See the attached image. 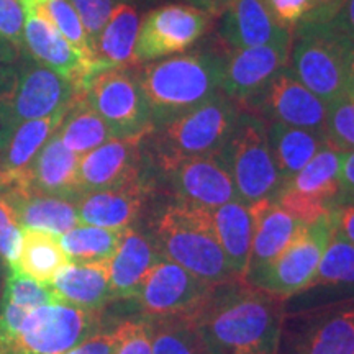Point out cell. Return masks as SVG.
<instances>
[{"label":"cell","mask_w":354,"mask_h":354,"mask_svg":"<svg viewBox=\"0 0 354 354\" xmlns=\"http://www.w3.org/2000/svg\"><path fill=\"white\" fill-rule=\"evenodd\" d=\"M212 17L184 3H167L145 15L135 46L136 63L189 50L207 33Z\"/></svg>","instance_id":"cell-11"},{"label":"cell","mask_w":354,"mask_h":354,"mask_svg":"<svg viewBox=\"0 0 354 354\" xmlns=\"http://www.w3.org/2000/svg\"><path fill=\"white\" fill-rule=\"evenodd\" d=\"M167 176L171 177V185L180 203L209 210L240 201L221 149L209 156L180 162Z\"/></svg>","instance_id":"cell-15"},{"label":"cell","mask_w":354,"mask_h":354,"mask_svg":"<svg viewBox=\"0 0 354 354\" xmlns=\"http://www.w3.org/2000/svg\"><path fill=\"white\" fill-rule=\"evenodd\" d=\"M277 354H354V307L318 315L294 336L281 335Z\"/></svg>","instance_id":"cell-21"},{"label":"cell","mask_w":354,"mask_h":354,"mask_svg":"<svg viewBox=\"0 0 354 354\" xmlns=\"http://www.w3.org/2000/svg\"><path fill=\"white\" fill-rule=\"evenodd\" d=\"M2 300L19 305V307L28 310V312L41 307V305L61 302L56 292L51 289V286L39 284L33 279H28L19 272L12 271L10 268H8L7 272Z\"/></svg>","instance_id":"cell-36"},{"label":"cell","mask_w":354,"mask_h":354,"mask_svg":"<svg viewBox=\"0 0 354 354\" xmlns=\"http://www.w3.org/2000/svg\"><path fill=\"white\" fill-rule=\"evenodd\" d=\"M207 214L230 266L234 274L245 281L253 243V215L250 205L234 201L216 209H209Z\"/></svg>","instance_id":"cell-27"},{"label":"cell","mask_w":354,"mask_h":354,"mask_svg":"<svg viewBox=\"0 0 354 354\" xmlns=\"http://www.w3.org/2000/svg\"><path fill=\"white\" fill-rule=\"evenodd\" d=\"M187 6H192L198 10L209 13L210 17H220L227 6V0H185Z\"/></svg>","instance_id":"cell-47"},{"label":"cell","mask_w":354,"mask_h":354,"mask_svg":"<svg viewBox=\"0 0 354 354\" xmlns=\"http://www.w3.org/2000/svg\"><path fill=\"white\" fill-rule=\"evenodd\" d=\"M79 158L55 133L30 166L24 187L50 196L77 198Z\"/></svg>","instance_id":"cell-25"},{"label":"cell","mask_w":354,"mask_h":354,"mask_svg":"<svg viewBox=\"0 0 354 354\" xmlns=\"http://www.w3.org/2000/svg\"><path fill=\"white\" fill-rule=\"evenodd\" d=\"M240 201L253 205L276 201L282 179L268 140V128L259 117L241 112L227 143L221 148Z\"/></svg>","instance_id":"cell-6"},{"label":"cell","mask_w":354,"mask_h":354,"mask_svg":"<svg viewBox=\"0 0 354 354\" xmlns=\"http://www.w3.org/2000/svg\"><path fill=\"white\" fill-rule=\"evenodd\" d=\"M140 25V15L135 7L125 2L117 3L107 25L97 39L94 51L95 73L136 63L135 46Z\"/></svg>","instance_id":"cell-29"},{"label":"cell","mask_w":354,"mask_h":354,"mask_svg":"<svg viewBox=\"0 0 354 354\" xmlns=\"http://www.w3.org/2000/svg\"><path fill=\"white\" fill-rule=\"evenodd\" d=\"M277 25L292 33L295 26L307 19L312 2L310 0H266Z\"/></svg>","instance_id":"cell-41"},{"label":"cell","mask_w":354,"mask_h":354,"mask_svg":"<svg viewBox=\"0 0 354 354\" xmlns=\"http://www.w3.org/2000/svg\"><path fill=\"white\" fill-rule=\"evenodd\" d=\"M238 109L223 92L153 130V151L166 174L189 159L218 153L238 120Z\"/></svg>","instance_id":"cell-5"},{"label":"cell","mask_w":354,"mask_h":354,"mask_svg":"<svg viewBox=\"0 0 354 354\" xmlns=\"http://www.w3.org/2000/svg\"><path fill=\"white\" fill-rule=\"evenodd\" d=\"M344 154L330 143L313 156L290 180L282 185L276 202L282 209L308 225L331 214L339 197V176Z\"/></svg>","instance_id":"cell-10"},{"label":"cell","mask_w":354,"mask_h":354,"mask_svg":"<svg viewBox=\"0 0 354 354\" xmlns=\"http://www.w3.org/2000/svg\"><path fill=\"white\" fill-rule=\"evenodd\" d=\"M154 128L221 91L223 59L212 53L172 56L136 69Z\"/></svg>","instance_id":"cell-2"},{"label":"cell","mask_w":354,"mask_h":354,"mask_svg":"<svg viewBox=\"0 0 354 354\" xmlns=\"http://www.w3.org/2000/svg\"><path fill=\"white\" fill-rule=\"evenodd\" d=\"M268 140L281 174L282 185L290 180L325 146L326 135L308 128L290 127L272 122L268 128Z\"/></svg>","instance_id":"cell-30"},{"label":"cell","mask_w":354,"mask_h":354,"mask_svg":"<svg viewBox=\"0 0 354 354\" xmlns=\"http://www.w3.org/2000/svg\"><path fill=\"white\" fill-rule=\"evenodd\" d=\"M161 258L153 240L136 230L127 228L120 246L109 261L113 299H135L145 277Z\"/></svg>","instance_id":"cell-24"},{"label":"cell","mask_w":354,"mask_h":354,"mask_svg":"<svg viewBox=\"0 0 354 354\" xmlns=\"http://www.w3.org/2000/svg\"><path fill=\"white\" fill-rule=\"evenodd\" d=\"M227 2H228V0H227Z\"/></svg>","instance_id":"cell-51"},{"label":"cell","mask_w":354,"mask_h":354,"mask_svg":"<svg viewBox=\"0 0 354 354\" xmlns=\"http://www.w3.org/2000/svg\"><path fill=\"white\" fill-rule=\"evenodd\" d=\"M50 286L61 302L91 312H99L105 304L113 300L109 261L69 263Z\"/></svg>","instance_id":"cell-26"},{"label":"cell","mask_w":354,"mask_h":354,"mask_svg":"<svg viewBox=\"0 0 354 354\" xmlns=\"http://www.w3.org/2000/svg\"><path fill=\"white\" fill-rule=\"evenodd\" d=\"M312 7L304 21H330L342 10L344 0H310Z\"/></svg>","instance_id":"cell-44"},{"label":"cell","mask_w":354,"mask_h":354,"mask_svg":"<svg viewBox=\"0 0 354 354\" xmlns=\"http://www.w3.org/2000/svg\"><path fill=\"white\" fill-rule=\"evenodd\" d=\"M250 210L253 215V243L246 277L284 253L305 227V223L294 218L276 201L256 202L250 205Z\"/></svg>","instance_id":"cell-22"},{"label":"cell","mask_w":354,"mask_h":354,"mask_svg":"<svg viewBox=\"0 0 354 354\" xmlns=\"http://www.w3.org/2000/svg\"><path fill=\"white\" fill-rule=\"evenodd\" d=\"M131 66L99 71L79 87L84 99L104 118L115 138L146 136L154 130L138 73Z\"/></svg>","instance_id":"cell-7"},{"label":"cell","mask_w":354,"mask_h":354,"mask_svg":"<svg viewBox=\"0 0 354 354\" xmlns=\"http://www.w3.org/2000/svg\"><path fill=\"white\" fill-rule=\"evenodd\" d=\"M221 38L233 50L289 41L292 33L277 25L266 0H228L221 13Z\"/></svg>","instance_id":"cell-20"},{"label":"cell","mask_w":354,"mask_h":354,"mask_svg":"<svg viewBox=\"0 0 354 354\" xmlns=\"http://www.w3.org/2000/svg\"><path fill=\"white\" fill-rule=\"evenodd\" d=\"M117 331L118 342L113 354H153L149 322H125Z\"/></svg>","instance_id":"cell-39"},{"label":"cell","mask_w":354,"mask_h":354,"mask_svg":"<svg viewBox=\"0 0 354 354\" xmlns=\"http://www.w3.org/2000/svg\"><path fill=\"white\" fill-rule=\"evenodd\" d=\"M56 135L63 141L66 148L84 156L100 145L113 140V133L104 118L87 104L81 92L71 102L63 123L57 128Z\"/></svg>","instance_id":"cell-31"},{"label":"cell","mask_w":354,"mask_h":354,"mask_svg":"<svg viewBox=\"0 0 354 354\" xmlns=\"http://www.w3.org/2000/svg\"><path fill=\"white\" fill-rule=\"evenodd\" d=\"M333 228L331 214L305 225L284 253L266 268L250 274L245 281L279 300H286L308 289Z\"/></svg>","instance_id":"cell-8"},{"label":"cell","mask_w":354,"mask_h":354,"mask_svg":"<svg viewBox=\"0 0 354 354\" xmlns=\"http://www.w3.org/2000/svg\"><path fill=\"white\" fill-rule=\"evenodd\" d=\"M125 230H110L79 223L59 238L71 263H97V261L112 259L115 251L120 246Z\"/></svg>","instance_id":"cell-32"},{"label":"cell","mask_w":354,"mask_h":354,"mask_svg":"<svg viewBox=\"0 0 354 354\" xmlns=\"http://www.w3.org/2000/svg\"><path fill=\"white\" fill-rule=\"evenodd\" d=\"M69 2L73 3L74 10L77 12L79 19L82 21L88 44L94 53L97 39H99L102 30L105 28L118 2L117 0H69Z\"/></svg>","instance_id":"cell-37"},{"label":"cell","mask_w":354,"mask_h":354,"mask_svg":"<svg viewBox=\"0 0 354 354\" xmlns=\"http://www.w3.org/2000/svg\"><path fill=\"white\" fill-rule=\"evenodd\" d=\"M339 197L354 202V151L344 154L339 176ZM338 197V198H339Z\"/></svg>","instance_id":"cell-45"},{"label":"cell","mask_w":354,"mask_h":354,"mask_svg":"<svg viewBox=\"0 0 354 354\" xmlns=\"http://www.w3.org/2000/svg\"><path fill=\"white\" fill-rule=\"evenodd\" d=\"M282 302L236 279L212 287L190 318L209 354H277Z\"/></svg>","instance_id":"cell-1"},{"label":"cell","mask_w":354,"mask_h":354,"mask_svg":"<svg viewBox=\"0 0 354 354\" xmlns=\"http://www.w3.org/2000/svg\"><path fill=\"white\" fill-rule=\"evenodd\" d=\"M69 263V256L66 254L57 234L44 230L21 228L19 256L10 269L39 284L50 286Z\"/></svg>","instance_id":"cell-28"},{"label":"cell","mask_w":354,"mask_h":354,"mask_svg":"<svg viewBox=\"0 0 354 354\" xmlns=\"http://www.w3.org/2000/svg\"><path fill=\"white\" fill-rule=\"evenodd\" d=\"M97 333V312L64 302L41 305L25 317L6 354H64Z\"/></svg>","instance_id":"cell-9"},{"label":"cell","mask_w":354,"mask_h":354,"mask_svg":"<svg viewBox=\"0 0 354 354\" xmlns=\"http://www.w3.org/2000/svg\"><path fill=\"white\" fill-rule=\"evenodd\" d=\"M118 342V331L113 330L110 333H97L86 342L77 344L76 348L69 349L64 354H113V349Z\"/></svg>","instance_id":"cell-42"},{"label":"cell","mask_w":354,"mask_h":354,"mask_svg":"<svg viewBox=\"0 0 354 354\" xmlns=\"http://www.w3.org/2000/svg\"><path fill=\"white\" fill-rule=\"evenodd\" d=\"M143 140L145 136L113 138L79 158V196L118 187L140 179Z\"/></svg>","instance_id":"cell-17"},{"label":"cell","mask_w":354,"mask_h":354,"mask_svg":"<svg viewBox=\"0 0 354 354\" xmlns=\"http://www.w3.org/2000/svg\"><path fill=\"white\" fill-rule=\"evenodd\" d=\"M148 196L143 179L118 185V187L81 194L76 198L79 223L92 227L125 230L140 215Z\"/></svg>","instance_id":"cell-19"},{"label":"cell","mask_w":354,"mask_h":354,"mask_svg":"<svg viewBox=\"0 0 354 354\" xmlns=\"http://www.w3.org/2000/svg\"><path fill=\"white\" fill-rule=\"evenodd\" d=\"M250 113L264 115L274 122L325 133L328 105L310 92L297 77L284 68L258 95L243 104Z\"/></svg>","instance_id":"cell-13"},{"label":"cell","mask_w":354,"mask_h":354,"mask_svg":"<svg viewBox=\"0 0 354 354\" xmlns=\"http://www.w3.org/2000/svg\"><path fill=\"white\" fill-rule=\"evenodd\" d=\"M68 109L46 118L24 122L13 128L7 140L0 145V190L24 187L30 166L63 123Z\"/></svg>","instance_id":"cell-18"},{"label":"cell","mask_w":354,"mask_h":354,"mask_svg":"<svg viewBox=\"0 0 354 354\" xmlns=\"http://www.w3.org/2000/svg\"><path fill=\"white\" fill-rule=\"evenodd\" d=\"M290 44L292 38L289 41L233 50L223 59L221 92L230 100L246 104L287 68Z\"/></svg>","instance_id":"cell-14"},{"label":"cell","mask_w":354,"mask_h":354,"mask_svg":"<svg viewBox=\"0 0 354 354\" xmlns=\"http://www.w3.org/2000/svg\"><path fill=\"white\" fill-rule=\"evenodd\" d=\"M326 141L342 153L354 151V97L344 94L328 104Z\"/></svg>","instance_id":"cell-35"},{"label":"cell","mask_w":354,"mask_h":354,"mask_svg":"<svg viewBox=\"0 0 354 354\" xmlns=\"http://www.w3.org/2000/svg\"><path fill=\"white\" fill-rule=\"evenodd\" d=\"M346 94L354 97V59H353V64H351V71H349V79H348Z\"/></svg>","instance_id":"cell-50"},{"label":"cell","mask_w":354,"mask_h":354,"mask_svg":"<svg viewBox=\"0 0 354 354\" xmlns=\"http://www.w3.org/2000/svg\"><path fill=\"white\" fill-rule=\"evenodd\" d=\"M333 21L339 30L354 43V0H344L342 10L335 17Z\"/></svg>","instance_id":"cell-46"},{"label":"cell","mask_w":354,"mask_h":354,"mask_svg":"<svg viewBox=\"0 0 354 354\" xmlns=\"http://www.w3.org/2000/svg\"><path fill=\"white\" fill-rule=\"evenodd\" d=\"M153 241L162 258L212 287L240 279L216 240L205 209L180 202L167 205L154 221Z\"/></svg>","instance_id":"cell-3"},{"label":"cell","mask_w":354,"mask_h":354,"mask_svg":"<svg viewBox=\"0 0 354 354\" xmlns=\"http://www.w3.org/2000/svg\"><path fill=\"white\" fill-rule=\"evenodd\" d=\"M21 7L25 12L24 46L26 55L74 82L77 88L81 87V84L94 74V66L57 32L41 12L30 3H21Z\"/></svg>","instance_id":"cell-16"},{"label":"cell","mask_w":354,"mask_h":354,"mask_svg":"<svg viewBox=\"0 0 354 354\" xmlns=\"http://www.w3.org/2000/svg\"><path fill=\"white\" fill-rule=\"evenodd\" d=\"M21 55H24V53L17 50V48L0 33V66L15 63V61L20 59Z\"/></svg>","instance_id":"cell-48"},{"label":"cell","mask_w":354,"mask_h":354,"mask_svg":"<svg viewBox=\"0 0 354 354\" xmlns=\"http://www.w3.org/2000/svg\"><path fill=\"white\" fill-rule=\"evenodd\" d=\"M6 268H8V266L6 264V261L2 259V256H0V302H2V297H3V287H6V279H7Z\"/></svg>","instance_id":"cell-49"},{"label":"cell","mask_w":354,"mask_h":354,"mask_svg":"<svg viewBox=\"0 0 354 354\" xmlns=\"http://www.w3.org/2000/svg\"><path fill=\"white\" fill-rule=\"evenodd\" d=\"M212 286L202 282L179 264L161 258L141 284L136 300L148 320L194 317Z\"/></svg>","instance_id":"cell-12"},{"label":"cell","mask_w":354,"mask_h":354,"mask_svg":"<svg viewBox=\"0 0 354 354\" xmlns=\"http://www.w3.org/2000/svg\"><path fill=\"white\" fill-rule=\"evenodd\" d=\"M335 228L354 245V202L342 203L331 210Z\"/></svg>","instance_id":"cell-43"},{"label":"cell","mask_w":354,"mask_h":354,"mask_svg":"<svg viewBox=\"0 0 354 354\" xmlns=\"http://www.w3.org/2000/svg\"><path fill=\"white\" fill-rule=\"evenodd\" d=\"M148 322L153 354H209L190 317Z\"/></svg>","instance_id":"cell-33"},{"label":"cell","mask_w":354,"mask_h":354,"mask_svg":"<svg viewBox=\"0 0 354 354\" xmlns=\"http://www.w3.org/2000/svg\"><path fill=\"white\" fill-rule=\"evenodd\" d=\"M335 225V223H333ZM354 284V245L333 228L308 289L317 286Z\"/></svg>","instance_id":"cell-34"},{"label":"cell","mask_w":354,"mask_h":354,"mask_svg":"<svg viewBox=\"0 0 354 354\" xmlns=\"http://www.w3.org/2000/svg\"><path fill=\"white\" fill-rule=\"evenodd\" d=\"M15 209L21 228L51 232L61 236L79 225L76 198L50 196L30 187L0 190Z\"/></svg>","instance_id":"cell-23"},{"label":"cell","mask_w":354,"mask_h":354,"mask_svg":"<svg viewBox=\"0 0 354 354\" xmlns=\"http://www.w3.org/2000/svg\"><path fill=\"white\" fill-rule=\"evenodd\" d=\"M21 243V227L19 225L15 209L3 192H0V256L10 266L19 256Z\"/></svg>","instance_id":"cell-38"},{"label":"cell","mask_w":354,"mask_h":354,"mask_svg":"<svg viewBox=\"0 0 354 354\" xmlns=\"http://www.w3.org/2000/svg\"><path fill=\"white\" fill-rule=\"evenodd\" d=\"M289 57L290 73L326 105L346 94L354 43L333 20L295 26Z\"/></svg>","instance_id":"cell-4"},{"label":"cell","mask_w":354,"mask_h":354,"mask_svg":"<svg viewBox=\"0 0 354 354\" xmlns=\"http://www.w3.org/2000/svg\"><path fill=\"white\" fill-rule=\"evenodd\" d=\"M24 24L25 12L20 0H0V33L20 53H25Z\"/></svg>","instance_id":"cell-40"}]
</instances>
